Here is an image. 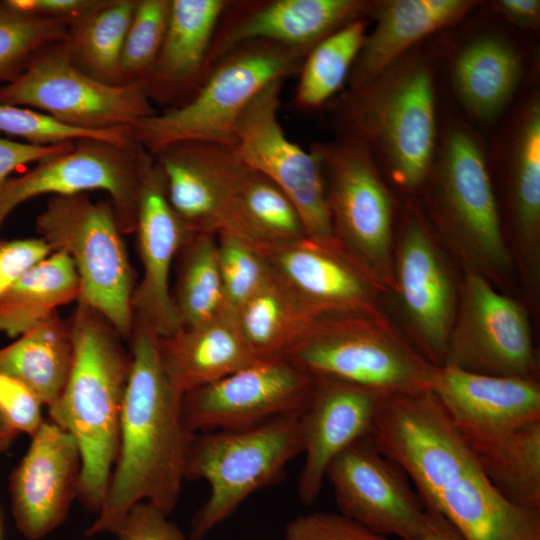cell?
<instances>
[{"label": "cell", "mask_w": 540, "mask_h": 540, "mask_svg": "<svg viewBox=\"0 0 540 540\" xmlns=\"http://www.w3.org/2000/svg\"><path fill=\"white\" fill-rule=\"evenodd\" d=\"M69 329L72 364L49 415L76 440L81 453L76 497L98 513L118 453L131 354L112 325L84 303L79 302Z\"/></svg>", "instance_id": "cell-3"}, {"label": "cell", "mask_w": 540, "mask_h": 540, "mask_svg": "<svg viewBox=\"0 0 540 540\" xmlns=\"http://www.w3.org/2000/svg\"><path fill=\"white\" fill-rule=\"evenodd\" d=\"M152 155L164 175L172 208L192 233L231 234L253 246L240 208L247 165L232 148L184 142Z\"/></svg>", "instance_id": "cell-16"}, {"label": "cell", "mask_w": 540, "mask_h": 540, "mask_svg": "<svg viewBox=\"0 0 540 540\" xmlns=\"http://www.w3.org/2000/svg\"><path fill=\"white\" fill-rule=\"evenodd\" d=\"M225 0H171L166 34L142 85L150 99L172 109L187 103L209 72L208 58Z\"/></svg>", "instance_id": "cell-25"}, {"label": "cell", "mask_w": 540, "mask_h": 540, "mask_svg": "<svg viewBox=\"0 0 540 540\" xmlns=\"http://www.w3.org/2000/svg\"><path fill=\"white\" fill-rule=\"evenodd\" d=\"M305 56L272 42L240 45L212 66L187 103L136 122L129 136L151 154L184 142L233 148L236 123L247 104L268 84L299 73Z\"/></svg>", "instance_id": "cell-4"}, {"label": "cell", "mask_w": 540, "mask_h": 540, "mask_svg": "<svg viewBox=\"0 0 540 540\" xmlns=\"http://www.w3.org/2000/svg\"><path fill=\"white\" fill-rule=\"evenodd\" d=\"M313 378L310 397L299 415L304 464L298 479V495L305 505L317 500L331 461L371 434L387 396L338 379Z\"/></svg>", "instance_id": "cell-24"}, {"label": "cell", "mask_w": 540, "mask_h": 540, "mask_svg": "<svg viewBox=\"0 0 540 540\" xmlns=\"http://www.w3.org/2000/svg\"><path fill=\"white\" fill-rule=\"evenodd\" d=\"M2 539V523H1V518H0V540Z\"/></svg>", "instance_id": "cell-51"}, {"label": "cell", "mask_w": 540, "mask_h": 540, "mask_svg": "<svg viewBox=\"0 0 540 540\" xmlns=\"http://www.w3.org/2000/svg\"><path fill=\"white\" fill-rule=\"evenodd\" d=\"M179 254L181 264L173 298L181 328L199 326L227 312L218 264L217 237L194 233Z\"/></svg>", "instance_id": "cell-34"}, {"label": "cell", "mask_w": 540, "mask_h": 540, "mask_svg": "<svg viewBox=\"0 0 540 540\" xmlns=\"http://www.w3.org/2000/svg\"><path fill=\"white\" fill-rule=\"evenodd\" d=\"M478 462L506 499L540 512V420L524 426L498 452Z\"/></svg>", "instance_id": "cell-37"}, {"label": "cell", "mask_w": 540, "mask_h": 540, "mask_svg": "<svg viewBox=\"0 0 540 540\" xmlns=\"http://www.w3.org/2000/svg\"><path fill=\"white\" fill-rule=\"evenodd\" d=\"M521 75V60L510 44L496 36H483L467 44L453 68L456 91L477 118L497 116L514 93Z\"/></svg>", "instance_id": "cell-29"}, {"label": "cell", "mask_w": 540, "mask_h": 540, "mask_svg": "<svg viewBox=\"0 0 540 540\" xmlns=\"http://www.w3.org/2000/svg\"><path fill=\"white\" fill-rule=\"evenodd\" d=\"M513 217L526 281L535 287L540 263V107L526 109L513 156Z\"/></svg>", "instance_id": "cell-31"}, {"label": "cell", "mask_w": 540, "mask_h": 540, "mask_svg": "<svg viewBox=\"0 0 540 540\" xmlns=\"http://www.w3.org/2000/svg\"><path fill=\"white\" fill-rule=\"evenodd\" d=\"M430 391L477 460L506 445L524 426L540 420L535 379L475 374L437 366Z\"/></svg>", "instance_id": "cell-17"}, {"label": "cell", "mask_w": 540, "mask_h": 540, "mask_svg": "<svg viewBox=\"0 0 540 540\" xmlns=\"http://www.w3.org/2000/svg\"><path fill=\"white\" fill-rule=\"evenodd\" d=\"M302 452L299 415L244 429L195 433L184 476L206 481L210 494L192 519L190 539H204L254 492L277 481Z\"/></svg>", "instance_id": "cell-5"}, {"label": "cell", "mask_w": 540, "mask_h": 540, "mask_svg": "<svg viewBox=\"0 0 540 540\" xmlns=\"http://www.w3.org/2000/svg\"><path fill=\"white\" fill-rule=\"evenodd\" d=\"M498 10L511 22L521 27H535L540 17L538 0H501Z\"/></svg>", "instance_id": "cell-48"}, {"label": "cell", "mask_w": 540, "mask_h": 540, "mask_svg": "<svg viewBox=\"0 0 540 540\" xmlns=\"http://www.w3.org/2000/svg\"><path fill=\"white\" fill-rule=\"evenodd\" d=\"M343 107L348 135L375 145L392 177L406 189L425 179L435 147L434 84L430 70L412 61L388 69L369 85L353 89Z\"/></svg>", "instance_id": "cell-7"}, {"label": "cell", "mask_w": 540, "mask_h": 540, "mask_svg": "<svg viewBox=\"0 0 540 540\" xmlns=\"http://www.w3.org/2000/svg\"><path fill=\"white\" fill-rule=\"evenodd\" d=\"M326 477L344 516L385 537L421 539L423 504L404 472L379 451L371 435L338 454Z\"/></svg>", "instance_id": "cell-18"}, {"label": "cell", "mask_w": 540, "mask_h": 540, "mask_svg": "<svg viewBox=\"0 0 540 540\" xmlns=\"http://www.w3.org/2000/svg\"><path fill=\"white\" fill-rule=\"evenodd\" d=\"M370 435L413 482L424 509L464 540H540V512L498 491L430 390L387 395Z\"/></svg>", "instance_id": "cell-1"}, {"label": "cell", "mask_w": 540, "mask_h": 540, "mask_svg": "<svg viewBox=\"0 0 540 540\" xmlns=\"http://www.w3.org/2000/svg\"><path fill=\"white\" fill-rule=\"evenodd\" d=\"M140 151L137 144L82 139L69 150L35 163L0 187V227L15 208L32 198L100 190L110 196L121 230L135 229Z\"/></svg>", "instance_id": "cell-14"}, {"label": "cell", "mask_w": 540, "mask_h": 540, "mask_svg": "<svg viewBox=\"0 0 540 540\" xmlns=\"http://www.w3.org/2000/svg\"><path fill=\"white\" fill-rule=\"evenodd\" d=\"M43 402L20 381L0 374V415L16 432L32 436L43 423Z\"/></svg>", "instance_id": "cell-43"}, {"label": "cell", "mask_w": 540, "mask_h": 540, "mask_svg": "<svg viewBox=\"0 0 540 540\" xmlns=\"http://www.w3.org/2000/svg\"><path fill=\"white\" fill-rule=\"evenodd\" d=\"M168 516L151 502H137L115 534L119 540H185L184 533Z\"/></svg>", "instance_id": "cell-44"}, {"label": "cell", "mask_w": 540, "mask_h": 540, "mask_svg": "<svg viewBox=\"0 0 540 540\" xmlns=\"http://www.w3.org/2000/svg\"><path fill=\"white\" fill-rule=\"evenodd\" d=\"M80 472L74 437L53 421H43L9 479L13 517L24 537L42 539L66 519Z\"/></svg>", "instance_id": "cell-22"}, {"label": "cell", "mask_w": 540, "mask_h": 540, "mask_svg": "<svg viewBox=\"0 0 540 540\" xmlns=\"http://www.w3.org/2000/svg\"><path fill=\"white\" fill-rule=\"evenodd\" d=\"M80 280L70 257L53 251L31 267L0 298V333L19 337L79 300Z\"/></svg>", "instance_id": "cell-28"}, {"label": "cell", "mask_w": 540, "mask_h": 540, "mask_svg": "<svg viewBox=\"0 0 540 540\" xmlns=\"http://www.w3.org/2000/svg\"><path fill=\"white\" fill-rule=\"evenodd\" d=\"M420 540H464L458 530L441 514L425 509Z\"/></svg>", "instance_id": "cell-49"}, {"label": "cell", "mask_w": 540, "mask_h": 540, "mask_svg": "<svg viewBox=\"0 0 540 540\" xmlns=\"http://www.w3.org/2000/svg\"><path fill=\"white\" fill-rule=\"evenodd\" d=\"M240 208L248 236L261 252L272 245L307 237L301 217L289 197L269 178L248 165L240 185Z\"/></svg>", "instance_id": "cell-36"}, {"label": "cell", "mask_w": 540, "mask_h": 540, "mask_svg": "<svg viewBox=\"0 0 540 540\" xmlns=\"http://www.w3.org/2000/svg\"><path fill=\"white\" fill-rule=\"evenodd\" d=\"M262 254L275 280L314 317L379 313L377 288L340 247L306 237Z\"/></svg>", "instance_id": "cell-23"}, {"label": "cell", "mask_w": 540, "mask_h": 540, "mask_svg": "<svg viewBox=\"0 0 540 540\" xmlns=\"http://www.w3.org/2000/svg\"><path fill=\"white\" fill-rule=\"evenodd\" d=\"M69 23L16 12L0 2V82L20 76L44 49L64 42Z\"/></svg>", "instance_id": "cell-38"}, {"label": "cell", "mask_w": 540, "mask_h": 540, "mask_svg": "<svg viewBox=\"0 0 540 540\" xmlns=\"http://www.w3.org/2000/svg\"><path fill=\"white\" fill-rule=\"evenodd\" d=\"M53 250L42 238L0 240V298Z\"/></svg>", "instance_id": "cell-45"}, {"label": "cell", "mask_w": 540, "mask_h": 540, "mask_svg": "<svg viewBox=\"0 0 540 540\" xmlns=\"http://www.w3.org/2000/svg\"><path fill=\"white\" fill-rule=\"evenodd\" d=\"M0 103L95 133L129 128L155 113L142 83L114 85L89 76L71 61L65 41L41 51L20 76L1 85Z\"/></svg>", "instance_id": "cell-11"}, {"label": "cell", "mask_w": 540, "mask_h": 540, "mask_svg": "<svg viewBox=\"0 0 540 540\" xmlns=\"http://www.w3.org/2000/svg\"><path fill=\"white\" fill-rule=\"evenodd\" d=\"M233 315L249 350L261 360L284 358L317 319L274 277Z\"/></svg>", "instance_id": "cell-32"}, {"label": "cell", "mask_w": 540, "mask_h": 540, "mask_svg": "<svg viewBox=\"0 0 540 540\" xmlns=\"http://www.w3.org/2000/svg\"><path fill=\"white\" fill-rule=\"evenodd\" d=\"M171 9V0H136L124 40L118 82L142 83L161 49Z\"/></svg>", "instance_id": "cell-39"}, {"label": "cell", "mask_w": 540, "mask_h": 540, "mask_svg": "<svg viewBox=\"0 0 540 540\" xmlns=\"http://www.w3.org/2000/svg\"><path fill=\"white\" fill-rule=\"evenodd\" d=\"M0 131L35 145H58L82 139H97L120 146L134 144L128 128L95 133L64 125L33 109L3 103H0Z\"/></svg>", "instance_id": "cell-41"}, {"label": "cell", "mask_w": 540, "mask_h": 540, "mask_svg": "<svg viewBox=\"0 0 540 540\" xmlns=\"http://www.w3.org/2000/svg\"><path fill=\"white\" fill-rule=\"evenodd\" d=\"M4 6L30 16L62 20L71 23L80 18L100 0H6Z\"/></svg>", "instance_id": "cell-47"}, {"label": "cell", "mask_w": 540, "mask_h": 540, "mask_svg": "<svg viewBox=\"0 0 540 540\" xmlns=\"http://www.w3.org/2000/svg\"><path fill=\"white\" fill-rule=\"evenodd\" d=\"M282 540H389L339 513L312 512L292 519Z\"/></svg>", "instance_id": "cell-42"}, {"label": "cell", "mask_w": 540, "mask_h": 540, "mask_svg": "<svg viewBox=\"0 0 540 540\" xmlns=\"http://www.w3.org/2000/svg\"><path fill=\"white\" fill-rule=\"evenodd\" d=\"M370 6L360 0L229 1L212 41L209 71L233 49L255 41L307 55L322 39L360 19Z\"/></svg>", "instance_id": "cell-21"}, {"label": "cell", "mask_w": 540, "mask_h": 540, "mask_svg": "<svg viewBox=\"0 0 540 540\" xmlns=\"http://www.w3.org/2000/svg\"><path fill=\"white\" fill-rule=\"evenodd\" d=\"M284 81L268 84L247 104L235 127L237 157L274 182L293 202L307 238L340 247L334 237L326 187L317 157L291 141L279 120Z\"/></svg>", "instance_id": "cell-12"}, {"label": "cell", "mask_w": 540, "mask_h": 540, "mask_svg": "<svg viewBox=\"0 0 540 540\" xmlns=\"http://www.w3.org/2000/svg\"><path fill=\"white\" fill-rule=\"evenodd\" d=\"M36 228L53 251L72 260L80 280L79 302L103 316L123 337L132 336L133 272L113 206L86 193L52 197Z\"/></svg>", "instance_id": "cell-8"}, {"label": "cell", "mask_w": 540, "mask_h": 540, "mask_svg": "<svg viewBox=\"0 0 540 540\" xmlns=\"http://www.w3.org/2000/svg\"><path fill=\"white\" fill-rule=\"evenodd\" d=\"M18 434L0 415V454L11 447Z\"/></svg>", "instance_id": "cell-50"}, {"label": "cell", "mask_w": 540, "mask_h": 540, "mask_svg": "<svg viewBox=\"0 0 540 540\" xmlns=\"http://www.w3.org/2000/svg\"><path fill=\"white\" fill-rule=\"evenodd\" d=\"M72 356L69 326L54 314L0 348V374L26 385L49 407L65 386Z\"/></svg>", "instance_id": "cell-30"}, {"label": "cell", "mask_w": 540, "mask_h": 540, "mask_svg": "<svg viewBox=\"0 0 540 540\" xmlns=\"http://www.w3.org/2000/svg\"><path fill=\"white\" fill-rule=\"evenodd\" d=\"M139 171L135 230L143 275L134 291L132 306L136 321L165 339L181 329L170 289V271L194 233L172 208L162 170L154 156L142 147Z\"/></svg>", "instance_id": "cell-19"}, {"label": "cell", "mask_w": 540, "mask_h": 540, "mask_svg": "<svg viewBox=\"0 0 540 540\" xmlns=\"http://www.w3.org/2000/svg\"><path fill=\"white\" fill-rule=\"evenodd\" d=\"M314 378L285 358L252 364L182 398L184 424L191 433L238 430L281 416L300 415Z\"/></svg>", "instance_id": "cell-15"}, {"label": "cell", "mask_w": 540, "mask_h": 540, "mask_svg": "<svg viewBox=\"0 0 540 540\" xmlns=\"http://www.w3.org/2000/svg\"><path fill=\"white\" fill-rule=\"evenodd\" d=\"M136 0H100L69 24L65 46L71 61L89 76L118 82L119 62Z\"/></svg>", "instance_id": "cell-33"}, {"label": "cell", "mask_w": 540, "mask_h": 540, "mask_svg": "<svg viewBox=\"0 0 540 540\" xmlns=\"http://www.w3.org/2000/svg\"><path fill=\"white\" fill-rule=\"evenodd\" d=\"M444 365L536 380L537 361L524 307L485 277L467 271Z\"/></svg>", "instance_id": "cell-13"}, {"label": "cell", "mask_w": 540, "mask_h": 540, "mask_svg": "<svg viewBox=\"0 0 540 540\" xmlns=\"http://www.w3.org/2000/svg\"><path fill=\"white\" fill-rule=\"evenodd\" d=\"M76 142L58 145H35L0 137V187L9 175L27 164L37 163L45 158L65 152Z\"/></svg>", "instance_id": "cell-46"}, {"label": "cell", "mask_w": 540, "mask_h": 540, "mask_svg": "<svg viewBox=\"0 0 540 540\" xmlns=\"http://www.w3.org/2000/svg\"><path fill=\"white\" fill-rule=\"evenodd\" d=\"M436 197L442 231L467 271L492 284L509 281L511 256L485 158L463 128L450 130L444 140Z\"/></svg>", "instance_id": "cell-10"}, {"label": "cell", "mask_w": 540, "mask_h": 540, "mask_svg": "<svg viewBox=\"0 0 540 540\" xmlns=\"http://www.w3.org/2000/svg\"><path fill=\"white\" fill-rule=\"evenodd\" d=\"M334 237L377 289L394 292L393 203L369 148L343 137L315 143Z\"/></svg>", "instance_id": "cell-9"}, {"label": "cell", "mask_w": 540, "mask_h": 540, "mask_svg": "<svg viewBox=\"0 0 540 540\" xmlns=\"http://www.w3.org/2000/svg\"><path fill=\"white\" fill-rule=\"evenodd\" d=\"M366 36L360 18L337 29L305 56L299 70L294 102L301 109L322 107L343 85Z\"/></svg>", "instance_id": "cell-35"}, {"label": "cell", "mask_w": 540, "mask_h": 540, "mask_svg": "<svg viewBox=\"0 0 540 540\" xmlns=\"http://www.w3.org/2000/svg\"><path fill=\"white\" fill-rule=\"evenodd\" d=\"M284 358L312 377L338 379L386 395L430 390L437 367L380 313L319 317Z\"/></svg>", "instance_id": "cell-6"}, {"label": "cell", "mask_w": 540, "mask_h": 540, "mask_svg": "<svg viewBox=\"0 0 540 540\" xmlns=\"http://www.w3.org/2000/svg\"><path fill=\"white\" fill-rule=\"evenodd\" d=\"M478 4L470 0H392L376 9V26L365 36L349 74L351 90L383 75L413 44L451 25Z\"/></svg>", "instance_id": "cell-26"}, {"label": "cell", "mask_w": 540, "mask_h": 540, "mask_svg": "<svg viewBox=\"0 0 540 540\" xmlns=\"http://www.w3.org/2000/svg\"><path fill=\"white\" fill-rule=\"evenodd\" d=\"M217 237L218 264L225 303L235 312L273 278L260 250L231 234Z\"/></svg>", "instance_id": "cell-40"}, {"label": "cell", "mask_w": 540, "mask_h": 540, "mask_svg": "<svg viewBox=\"0 0 540 540\" xmlns=\"http://www.w3.org/2000/svg\"><path fill=\"white\" fill-rule=\"evenodd\" d=\"M419 353L434 366L445 363L456 317L452 278L419 216L405 222L394 255V292Z\"/></svg>", "instance_id": "cell-20"}, {"label": "cell", "mask_w": 540, "mask_h": 540, "mask_svg": "<svg viewBox=\"0 0 540 540\" xmlns=\"http://www.w3.org/2000/svg\"><path fill=\"white\" fill-rule=\"evenodd\" d=\"M159 350L166 374L181 396L258 360L229 311L199 326L181 328L169 338H159Z\"/></svg>", "instance_id": "cell-27"}, {"label": "cell", "mask_w": 540, "mask_h": 540, "mask_svg": "<svg viewBox=\"0 0 540 540\" xmlns=\"http://www.w3.org/2000/svg\"><path fill=\"white\" fill-rule=\"evenodd\" d=\"M119 446L98 517L86 536L115 533L129 509L148 501L167 515L175 508L194 433L185 426L181 396L163 367L159 337L136 321Z\"/></svg>", "instance_id": "cell-2"}]
</instances>
